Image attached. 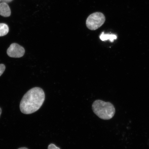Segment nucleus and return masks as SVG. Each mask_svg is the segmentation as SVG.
<instances>
[{
	"mask_svg": "<svg viewBox=\"0 0 149 149\" xmlns=\"http://www.w3.org/2000/svg\"><path fill=\"white\" fill-rule=\"evenodd\" d=\"M6 68L5 65L3 64H0V76L3 74Z\"/></svg>",
	"mask_w": 149,
	"mask_h": 149,
	"instance_id": "8",
	"label": "nucleus"
},
{
	"mask_svg": "<svg viewBox=\"0 0 149 149\" xmlns=\"http://www.w3.org/2000/svg\"><path fill=\"white\" fill-rule=\"evenodd\" d=\"M92 107L95 114L102 120H110L115 114V107L113 104L109 102L96 100L93 102Z\"/></svg>",
	"mask_w": 149,
	"mask_h": 149,
	"instance_id": "2",
	"label": "nucleus"
},
{
	"mask_svg": "<svg viewBox=\"0 0 149 149\" xmlns=\"http://www.w3.org/2000/svg\"><path fill=\"white\" fill-rule=\"evenodd\" d=\"M18 149H28L27 148H24V147H23V148H18Z\"/></svg>",
	"mask_w": 149,
	"mask_h": 149,
	"instance_id": "11",
	"label": "nucleus"
},
{
	"mask_svg": "<svg viewBox=\"0 0 149 149\" xmlns=\"http://www.w3.org/2000/svg\"><path fill=\"white\" fill-rule=\"evenodd\" d=\"M13 0H1V1L2 2H4L6 3H8L9 2H10L12 1Z\"/></svg>",
	"mask_w": 149,
	"mask_h": 149,
	"instance_id": "10",
	"label": "nucleus"
},
{
	"mask_svg": "<svg viewBox=\"0 0 149 149\" xmlns=\"http://www.w3.org/2000/svg\"><path fill=\"white\" fill-rule=\"evenodd\" d=\"M45 99L43 89L36 87L31 88L24 95L20 104V111L24 114L35 112L42 107Z\"/></svg>",
	"mask_w": 149,
	"mask_h": 149,
	"instance_id": "1",
	"label": "nucleus"
},
{
	"mask_svg": "<svg viewBox=\"0 0 149 149\" xmlns=\"http://www.w3.org/2000/svg\"><path fill=\"white\" fill-rule=\"evenodd\" d=\"M9 27L7 24L0 23V37L6 35L9 32Z\"/></svg>",
	"mask_w": 149,
	"mask_h": 149,
	"instance_id": "7",
	"label": "nucleus"
},
{
	"mask_svg": "<svg viewBox=\"0 0 149 149\" xmlns=\"http://www.w3.org/2000/svg\"><path fill=\"white\" fill-rule=\"evenodd\" d=\"M48 149H61L53 144H50L48 146Z\"/></svg>",
	"mask_w": 149,
	"mask_h": 149,
	"instance_id": "9",
	"label": "nucleus"
},
{
	"mask_svg": "<svg viewBox=\"0 0 149 149\" xmlns=\"http://www.w3.org/2000/svg\"><path fill=\"white\" fill-rule=\"evenodd\" d=\"M0 1H1V0H0Z\"/></svg>",
	"mask_w": 149,
	"mask_h": 149,
	"instance_id": "13",
	"label": "nucleus"
},
{
	"mask_svg": "<svg viewBox=\"0 0 149 149\" xmlns=\"http://www.w3.org/2000/svg\"><path fill=\"white\" fill-rule=\"evenodd\" d=\"M1 112H2L1 109V108H0V116H1Z\"/></svg>",
	"mask_w": 149,
	"mask_h": 149,
	"instance_id": "12",
	"label": "nucleus"
},
{
	"mask_svg": "<svg viewBox=\"0 0 149 149\" xmlns=\"http://www.w3.org/2000/svg\"><path fill=\"white\" fill-rule=\"evenodd\" d=\"M117 38L116 35L111 34H105L104 32H102L100 36V38L102 40L105 41L109 40L111 42L115 40H116Z\"/></svg>",
	"mask_w": 149,
	"mask_h": 149,
	"instance_id": "6",
	"label": "nucleus"
},
{
	"mask_svg": "<svg viewBox=\"0 0 149 149\" xmlns=\"http://www.w3.org/2000/svg\"><path fill=\"white\" fill-rule=\"evenodd\" d=\"M7 53L9 57L20 58L23 57L25 53V50L23 47L14 43L11 44L7 50Z\"/></svg>",
	"mask_w": 149,
	"mask_h": 149,
	"instance_id": "4",
	"label": "nucleus"
},
{
	"mask_svg": "<svg viewBox=\"0 0 149 149\" xmlns=\"http://www.w3.org/2000/svg\"><path fill=\"white\" fill-rule=\"evenodd\" d=\"M105 21L104 15L100 12L93 13L87 19L86 26L89 29L95 31L103 25Z\"/></svg>",
	"mask_w": 149,
	"mask_h": 149,
	"instance_id": "3",
	"label": "nucleus"
},
{
	"mask_svg": "<svg viewBox=\"0 0 149 149\" xmlns=\"http://www.w3.org/2000/svg\"><path fill=\"white\" fill-rule=\"evenodd\" d=\"M10 15V9L7 3L4 2L0 3V15L8 17Z\"/></svg>",
	"mask_w": 149,
	"mask_h": 149,
	"instance_id": "5",
	"label": "nucleus"
}]
</instances>
